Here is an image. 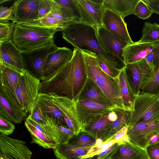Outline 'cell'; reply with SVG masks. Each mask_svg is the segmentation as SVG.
Masks as SVG:
<instances>
[{
    "label": "cell",
    "mask_w": 159,
    "mask_h": 159,
    "mask_svg": "<svg viewBox=\"0 0 159 159\" xmlns=\"http://www.w3.org/2000/svg\"><path fill=\"white\" fill-rule=\"evenodd\" d=\"M126 75L134 92L138 95L142 86L151 77L154 69L145 59L125 67Z\"/></svg>",
    "instance_id": "cell-8"
},
{
    "label": "cell",
    "mask_w": 159,
    "mask_h": 159,
    "mask_svg": "<svg viewBox=\"0 0 159 159\" xmlns=\"http://www.w3.org/2000/svg\"><path fill=\"white\" fill-rule=\"evenodd\" d=\"M80 122L83 126L101 115L109 113L114 107H110L89 101L75 100Z\"/></svg>",
    "instance_id": "cell-15"
},
{
    "label": "cell",
    "mask_w": 159,
    "mask_h": 159,
    "mask_svg": "<svg viewBox=\"0 0 159 159\" xmlns=\"http://www.w3.org/2000/svg\"><path fill=\"white\" fill-rule=\"evenodd\" d=\"M73 54V51L66 47H58L57 50L49 53L44 62V79L66 64L71 59Z\"/></svg>",
    "instance_id": "cell-20"
},
{
    "label": "cell",
    "mask_w": 159,
    "mask_h": 159,
    "mask_svg": "<svg viewBox=\"0 0 159 159\" xmlns=\"http://www.w3.org/2000/svg\"><path fill=\"white\" fill-rule=\"evenodd\" d=\"M108 113L101 115L83 126L82 130L90 134L97 139H101L103 143L106 142L112 123L108 119Z\"/></svg>",
    "instance_id": "cell-23"
},
{
    "label": "cell",
    "mask_w": 159,
    "mask_h": 159,
    "mask_svg": "<svg viewBox=\"0 0 159 159\" xmlns=\"http://www.w3.org/2000/svg\"><path fill=\"white\" fill-rule=\"evenodd\" d=\"M82 52L84 57L88 77L100 88L114 107L125 110L120 96L118 77L113 78L104 72L93 53Z\"/></svg>",
    "instance_id": "cell-4"
},
{
    "label": "cell",
    "mask_w": 159,
    "mask_h": 159,
    "mask_svg": "<svg viewBox=\"0 0 159 159\" xmlns=\"http://www.w3.org/2000/svg\"><path fill=\"white\" fill-rule=\"evenodd\" d=\"M58 48L54 42L33 50L22 52L26 70L41 81H43L44 76L45 60L49 53Z\"/></svg>",
    "instance_id": "cell-7"
},
{
    "label": "cell",
    "mask_w": 159,
    "mask_h": 159,
    "mask_svg": "<svg viewBox=\"0 0 159 159\" xmlns=\"http://www.w3.org/2000/svg\"><path fill=\"white\" fill-rule=\"evenodd\" d=\"M142 32V36L139 41L145 43L159 42V25L156 23L145 21Z\"/></svg>",
    "instance_id": "cell-33"
},
{
    "label": "cell",
    "mask_w": 159,
    "mask_h": 159,
    "mask_svg": "<svg viewBox=\"0 0 159 159\" xmlns=\"http://www.w3.org/2000/svg\"><path fill=\"white\" fill-rule=\"evenodd\" d=\"M145 150L149 159H159V141L149 144Z\"/></svg>",
    "instance_id": "cell-45"
},
{
    "label": "cell",
    "mask_w": 159,
    "mask_h": 159,
    "mask_svg": "<svg viewBox=\"0 0 159 159\" xmlns=\"http://www.w3.org/2000/svg\"><path fill=\"white\" fill-rule=\"evenodd\" d=\"M41 81L26 70L21 77L15 92L20 109L30 115L39 93Z\"/></svg>",
    "instance_id": "cell-6"
},
{
    "label": "cell",
    "mask_w": 159,
    "mask_h": 159,
    "mask_svg": "<svg viewBox=\"0 0 159 159\" xmlns=\"http://www.w3.org/2000/svg\"><path fill=\"white\" fill-rule=\"evenodd\" d=\"M96 30L98 41L104 51L115 56L123 62V50L129 43L115 36L103 25L97 28Z\"/></svg>",
    "instance_id": "cell-17"
},
{
    "label": "cell",
    "mask_w": 159,
    "mask_h": 159,
    "mask_svg": "<svg viewBox=\"0 0 159 159\" xmlns=\"http://www.w3.org/2000/svg\"><path fill=\"white\" fill-rule=\"evenodd\" d=\"M155 13L159 15V0H143Z\"/></svg>",
    "instance_id": "cell-47"
},
{
    "label": "cell",
    "mask_w": 159,
    "mask_h": 159,
    "mask_svg": "<svg viewBox=\"0 0 159 159\" xmlns=\"http://www.w3.org/2000/svg\"><path fill=\"white\" fill-rule=\"evenodd\" d=\"M61 31L62 38L75 48L82 52L103 56L120 70L125 67L121 60L104 51L98 41L94 27L80 22H71Z\"/></svg>",
    "instance_id": "cell-2"
},
{
    "label": "cell",
    "mask_w": 159,
    "mask_h": 159,
    "mask_svg": "<svg viewBox=\"0 0 159 159\" xmlns=\"http://www.w3.org/2000/svg\"><path fill=\"white\" fill-rule=\"evenodd\" d=\"M127 135L130 142L145 149L152 138L159 135V121L152 120L129 126Z\"/></svg>",
    "instance_id": "cell-9"
},
{
    "label": "cell",
    "mask_w": 159,
    "mask_h": 159,
    "mask_svg": "<svg viewBox=\"0 0 159 159\" xmlns=\"http://www.w3.org/2000/svg\"><path fill=\"white\" fill-rule=\"evenodd\" d=\"M120 142H116L98 154L96 159H111V157L118 148Z\"/></svg>",
    "instance_id": "cell-46"
},
{
    "label": "cell",
    "mask_w": 159,
    "mask_h": 159,
    "mask_svg": "<svg viewBox=\"0 0 159 159\" xmlns=\"http://www.w3.org/2000/svg\"><path fill=\"white\" fill-rule=\"evenodd\" d=\"M139 0H103L102 5L105 8L113 11L124 18L134 15L135 7Z\"/></svg>",
    "instance_id": "cell-27"
},
{
    "label": "cell",
    "mask_w": 159,
    "mask_h": 159,
    "mask_svg": "<svg viewBox=\"0 0 159 159\" xmlns=\"http://www.w3.org/2000/svg\"><path fill=\"white\" fill-rule=\"evenodd\" d=\"M27 24L49 28L57 29L61 31L67 26L68 24L65 23L50 15H47Z\"/></svg>",
    "instance_id": "cell-34"
},
{
    "label": "cell",
    "mask_w": 159,
    "mask_h": 159,
    "mask_svg": "<svg viewBox=\"0 0 159 159\" xmlns=\"http://www.w3.org/2000/svg\"><path fill=\"white\" fill-rule=\"evenodd\" d=\"M25 72L19 71L0 62V85H5L16 96L17 84Z\"/></svg>",
    "instance_id": "cell-29"
},
{
    "label": "cell",
    "mask_w": 159,
    "mask_h": 159,
    "mask_svg": "<svg viewBox=\"0 0 159 159\" xmlns=\"http://www.w3.org/2000/svg\"><path fill=\"white\" fill-rule=\"evenodd\" d=\"M145 59L155 69L159 61V42L156 43L152 51Z\"/></svg>",
    "instance_id": "cell-43"
},
{
    "label": "cell",
    "mask_w": 159,
    "mask_h": 159,
    "mask_svg": "<svg viewBox=\"0 0 159 159\" xmlns=\"http://www.w3.org/2000/svg\"><path fill=\"white\" fill-rule=\"evenodd\" d=\"M102 0H74L80 17L79 22L96 28L102 25Z\"/></svg>",
    "instance_id": "cell-10"
},
{
    "label": "cell",
    "mask_w": 159,
    "mask_h": 159,
    "mask_svg": "<svg viewBox=\"0 0 159 159\" xmlns=\"http://www.w3.org/2000/svg\"><path fill=\"white\" fill-rule=\"evenodd\" d=\"M61 30L30 24L15 23L12 41L22 52L54 43L55 34Z\"/></svg>",
    "instance_id": "cell-3"
},
{
    "label": "cell",
    "mask_w": 159,
    "mask_h": 159,
    "mask_svg": "<svg viewBox=\"0 0 159 159\" xmlns=\"http://www.w3.org/2000/svg\"><path fill=\"white\" fill-rule=\"evenodd\" d=\"M51 9L50 0H40L38 6V19L48 15Z\"/></svg>",
    "instance_id": "cell-44"
},
{
    "label": "cell",
    "mask_w": 159,
    "mask_h": 159,
    "mask_svg": "<svg viewBox=\"0 0 159 159\" xmlns=\"http://www.w3.org/2000/svg\"><path fill=\"white\" fill-rule=\"evenodd\" d=\"M30 115L32 118L38 123L43 125L47 124V114L39 103L38 99Z\"/></svg>",
    "instance_id": "cell-37"
},
{
    "label": "cell",
    "mask_w": 159,
    "mask_h": 159,
    "mask_svg": "<svg viewBox=\"0 0 159 159\" xmlns=\"http://www.w3.org/2000/svg\"><path fill=\"white\" fill-rule=\"evenodd\" d=\"M92 147L76 148L66 143H60L54 149V154L57 159H83ZM84 159H96V157Z\"/></svg>",
    "instance_id": "cell-28"
},
{
    "label": "cell",
    "mask_w": 159,
    "mask_h": 159,
    "mask_svg": "<svg viewBox=\"0 0 159 159\" xmlns=\"http://www.w3.org/2000/svg\"><path fill=\"white\" fill-rule=\"evenodd\" d=\"M103 26L115 36L129 43H133L124 19L114 11L104 8L102 16Z\"/></svg>",
    "instance_id": "cell-13"
},
{
    "label": "cell",
    "mask_w": 159,
    "mask_h": 159,
    "mask_svg": "<svg viewBox=\"0 0 159 159\" xmlns=\"http://www.w3.org/2000/svg\"><path fill=\"white\" fill-rule=\"evenodd\" d=\"M32 154L24 141L0 135V159H31Z\"/></svg>",
    "instance_id": "cell-12"
},
{
    "label": "cell",
    "mask_w": 159,
    "mask_h": 159,
    "mask_svg": "<svg viewBox=\"0 0 159 159\" xmlns=\"http://www.w3.org/2000/svg\"><path fill=\"white\" fill-rule=\"evenodd\" d=\"M88 78L84 55L81 51L74 48L70 60L41 81L39 93H53L75 100Z\"/></svg>",
    "instance_id": "cell-1"
},
{
    "label": "cell",
    "mask_w": 159,
    "mask_h": 159,
    "mask_svg": "<svg viewBox=\"0 0 159 159\" xmlns=\"http://www.w3.org/2000/svg\"><path fill=\"white\" fill-rule=\"evenodd\" d=\"M112 110L117 114V117L112 123L111 130L106 142H109L119 131L128 126L127 121L130 111L116 107L113 108Z\"/></svg>",
    "instance_id": "cell-32"
},
{
    "label": "cell",
    "mask_w": 159,
    "mask_h": 159,
    "mask_svg": "<svg viewBox=\"0 0 159 159\" xmlns=\"http://www.w3.org/2000/svg\"><path fill=\"white\" fill-rule=\"evenodd\" d=\"M120 84V96L124 109L131 112L134 111L136 95L128 81L125 67L121 70L118 76Z\"/></svg>",
    "instance_id": "cell-26"
},
{
    "label": "cell",
    "mask_w": 159,
    "mask_h": 159,
    "mask_svg": "<svg viewBox=\"0 0 159 159\" xmlns=\"http://www.w3.org/2000/svg\"><path fill=\"white\" fill-rule=\"evenodd\" d=\"M93 54L100 67L104 72L113 78L118 77L121 70L117 68L112 62L103 56Z\"/></svg>",
    "instance_id": "cell-35"
},
{
    "label": "cell",
    "mask_w": 159,
    "mask_h": 159,
    "mask_svg": "<svg viewBox=\"0 0 159 159\" xmlns=\"http://www.w3.org/2000/svg\"><path fill=\"white\" fill-rule=\"evenodd\" d=\"M111 159H149L145 149L129 140L119 143L118 148Z\"/></svg>",
    "instance_id": "cell-24"
},
{
    "label": "cell",
    "mask_w": 159,
    "mask_h": 159,
    "mask_svg": "<svg viewBox=\"0 0 159 159\" xmlns=\"http://www.w3.org/2000/svg\"><path fill=\"white\" fill-rule=\"evenodd\" d=\"M9 0H3V1H2V0H0V4H1V3H3V2H7V1H9Z\"/></svg>",
    "instance_id": "cell-51"
},
{
    "label": "cell",
    "mask_w": 159,
    "mask_h": 159,
    "mask_svg": "<svg viewBox=\"0 0 159 159\" xmlns=\"http://www.w3.org/2000/svg\"><path fill=\"white\" fill-rule=\"evenodd\" d=\"M158 120L159 121V119H158Z\"/></svg>",
    "instance_id": "cell-52"
},
{
    "label": "cell",
    "mask_w": 159,
    "mask_h": 159,
    "mask_svg": "<svg viewBox=\"0 0 159 159\" xmlns=\"http://www.w3.org/2000/svg\"><path fill=\"white\" fill-rule=\"evenodd\" d=\"M76 99L91 101L105 106L114 107L100 88L88 77L84 87Z\"/></svg>",
    "instance_id": "cell-22"
},
{
    "label": "cell",
    "mask_w": 159,
    "mask_h": 159,
    "mask_svg": "<svg viewBox=\"0 0 159 159\" xmlns=\"http://www.w3.org/2000/svg\"><path fill=\"white\" fill-rule=\"evenodd\" d=\"M15 128L14 124L0 115V134L7 136L13 132Z\"/></svg>",
    "instance_id": "cell-42"
},
{
    "label": "cell",
    "mask_w": 159,
    "mask_h": 159,
    "mask_svg": "<svg viewBox=\"0 0 159 159\" xmlns=\"http://www.w3.org/2000/svg\"><path fill=\"white\" fill-rule=\"evenodd\" d=\"M134 12L135 15L143 20L148 19L153 13L143 0H139L135 7Z\"/></svg>",
    "instance_id": "cell-39"
},
{
    "label": "cell",
    "mask_w": 159,
    "mask_h": 159,
    "mask_svg": "<svg viewBox=\"0 0 159 159\" xmlns=\"http://www.w3.org/2000/svg\"><path fill=\"white\" fill-rule=\"evenodd\" d=\"M15 24L0 22V43L12 40Z\"/></svg>",
    "instance_id": "cell-38"
},
{
    "label": "cell",
    "mask_w": 159,
    "mask_h": 159,
    "mask_svg": "<svg viewBox=\"0 0 159 159\" xmlns=\"http://www.w3.org/2000/svg\"><path fill=\"white\" fill-rule=\"evenodd\" d=\"M156 94V95L157 100L159 102V91Z\"/></svg>",
    "instance_id": "cell-50"
},
{
    "label": "cell",
    "mask_w": 159,
    "mask_h": 159,
    "mask_svg": "<svg viewBox=\"0 0 159 159\" xmlns=\"http://www.w3.org/2000/svg\"><path fill=\"white\" fill-rule=\"evenodd\" d=\"M15 13L13 5L9 7L2 5L0 8V22L7 23L13 21Z\"/></svg>",
    "instance_id": "cell-41"
},
{
    "label": "cell",
    "mask_w": 159,
    "mask_h": 159,
    "mask_svg": "<svg viewBox=\"0 0 159 159\" xmlns=\"http://www.w3.org/2000/svg\"><path fill=\"white\" fill-rule=\"evenodd\" d=\"M57 127L59 143H67L73 136L76 134L68 128L59 124L57 121Z\"/></svg>",
    "instance_id": "cell-40"
},
{
    "label": "cell",
    "mask_w": 159,
    "mask_h": 159,
    "mask_svg": "<svg viewBox=\"0 0 159 159\" xmlns=\"http://www.w3.org/2000/svg\"><path fill=\"white\" fill-rule=\"evenodd\" d=\"M97 142L96 139L89 133L82 130L73 136L66 143L75 148H85L96 145Z\"/></svg>",
    "instance_id": "cell-31"
},
{
    "label": "cell",
    "mask_w": 159,
    "mask_h": 159,
    "mask_svg": "<svg viewBox=\"0 0 159 159\" xmlns=\"http://www.w3.org/2000/svg\"><path fill=\"white\" fill-rule=\"evenodd\" d=\"M47 94L63 113L67 127L76 134L81 131L83 127L78 114L75 100L53 93Z\"/></svg>",
    "instance_id": "cell-11"
},
{
    "label": "cell",
    "mask_w": 159,
    "mask_h": 159,
    "mask_svg": "<svg viewBox=\"0 0 159 159\" xmlns=\"http://www.w3.org/2000/svg\"><path fill=\"white\" fill-rule=\"evenodd\" d=\"M159 118V102L156 95L140 91L136 96L134 111L129 112L128 126Z\"/></svg>",
    "instance_id": "cell-5"
},
{
    "label": "cell",
    "mask_w": 159,
    "mask_h": 159,
    "mask_svg": "<svg viewBox=\"0 0 159 159\" xmlns=\"http://www.w3.org/2000/svg\"><path fill=\"white\" fill-rule=\"evenodd\" d=\"M27 114L8 100L0 91V115L13 124H17L21 123Z\"/></svg>",
    "instance_id": "cell-25"
},
{
    "label": "cell",
    "mask_w": 159,
    "mask_h": 159,
    "mask_svg": "<svg viewBox=\"0 0 159 159\" xmlns=\"http://www.w3.org/2000/svg\"><path fill=\"white\" fill-rule=\"evenodd\" d=\"M156 43H145L139 41L127 44L123 49V62L126 65L145 58Z\"/></svg>",
    "instance_id": "cell-21"
},
{
    "label": "cell",
    "mask_w": 159,
    "mask_h": 159,
    "mask_svg": "<svg viewBox=\"0 0 159 159\" xmlns=\"http://www.w3.org/2000/svg\"><path fill=\"white\" fill-rule=\"evenodd\" d=\"M38 99L48 115L55 119L59 124L67 127L63 113L48 94L39 93Z\"/></svg>",
    "instance_id": "cell-30"
},
{
    "label": "cell",
    "mask_w": 159,
    "mask_h": 159,
    "mask_svg": "<svg viewBox=\"0 0 159 159\" xmlns=\"http://www.w3.org/2000/svg\"><path fill=\"white\" fill-rule=\"evenodd\" d=\"M112 108L111 111L108 113V119L109 120L112 122L115 121L117 117V114L116 112L112 110Z\"/></svg>",
    "instance_id": "cell-48"
},
{
    "label": "cell",
    "mask_w": 159,
    "mask_h": 159,
    "mask_svg": "<svg viewBox=\"0 0 159 159\" xmlns=\"http://www.w3.org/2000/svg\"><path fill=\"white\" fill-rule=\"evenodd\" d=\"M142 91L156 94L159 91V61L150 78L142 86Z\"/></svg>",
    "instance_id": "cell-36"
},
{
    "label": "cell",
    "mask_w": 159,
    "mask_h": 159,
    "mask_svg": "<svg viewBox=\"0 0 159 159\" xmlns=\"http://www.w3.org/2000/svg\"><path fill=\"white\" fill-rule=\"evenodd\" d=\"M40 0H18L14 2L15 13L13 22L29 24L38 19Z\"/></svg>",
    "instance_id": "cell-18"
},
{
    "label": "cell",
    "mask_w": 159,
    "mask_h": 159,
    "mask_svg": "<svg viewBox=\"0 0 159 159\" xmlns=\"http://www.w3.org/2000/svg\"><path fill=\"white\" fill-rule=\"evenodd\" d=\"M52 9L48 15L68 24L79 22L80 17L74 0H51Z\"/></svg>",
    "instance_id": "cell-14"
},
{
    "label": "cell",
    "mask_w": 159,
    "mask_h": 159,
    "mask_svg": "<svg viewBox=\"0 0 159 159\" xmlns=\"http://www.w3.org/2000/svg\"><path fill=\"white\" fill-rule=\"evenodd\" d=\"M159 141V135L154 136L150 140L149 144L155 143Z\"/></svg>",
    "instance_id": "cell-49"
},
{
    "label": "cell",
    "mask_w": 159,
    "mask_h": 159,
    "mask_svg": "<svg viewBox=\"0 0 159 159\" xmlns=\"http://www.w3.org/2000/svg\"><path fill=\"white\" fill-rule=\"evenodd\" d=\"M25 125L32 139L31 143H35L45 149L57 148L59 143L51 136L49 132L43 125L35 121L31 124L26 119Z\"/></svg>",
    "instance_id": "cell-19"
},
{
    "label": "cell",
    "mask_w": 159,
    "mask_h": 159,
    "mask_svg": "<svg viewBox=\"0 0 159 159\" xmlns=\"http://www.w3.org/2000/svg\"><path fill=\"white\" fill-rule=\"evenodd\" d=\"M22 51L11 41L0 43V62L21 72L26 70Z\"/></svg>",
    "instance_id": "cell-16"
}]
</instances>
